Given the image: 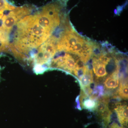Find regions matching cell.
<instances>
[{
    "label": "cell",
    "mask_w": 128,
    "mask_h": 128,
    "mask_svg": "<svg viewBox=\"0 0 128 128\" xmlns=\"http://www.w3.org/2000/svg\"><path fill=\"white\" fill-rule=\"evenodd\" d=\"M17 25L14 44L10 48L21 51L39 47L48 39L53 32L41 25L35 14L25 16Z\"/></svg>",
    "instance_id": "6da1fadb"
},
{
    "label": "cell",
    "mask_w": 128,
    "mask_h": 128,
    "mask_svg": "<svg viewBox=\"0 0 128 128\" xmlns=\"http://www.w3.org/2000/svg\"><path fill=\"white\" fill-rule=\"evenodd\" d=\"M92 45L75 32L66 30L57 41V50L78 54L86 63L92 53Z\"/></svg>",
    "instance_id": "7a4b0ae2"
},
{
    "label": "cell",
    "mask_w": 128,
    "mask_h": 128,
    "mask_svg": "<svg viewBox=\"0 0 128 128\" xmlns=\"http://www.w3.org/2000/svg\"><path fill=\"white\" fill-rule=\"evenodd\" d=\"M30 8L27 6L15 8L8 15L2 18V22L0 27V50L6 48L9 45V34L18 21L31 13Z\"/></svg>",
    "instance_id": "3957f363"
},
{
    "label": "cell",
    "mask_w": 128,
    "mask_h": 128,
    "mask_svg": "<svg viewBox=\"0 0 128 128\" xmlns=\"http://www.w3.org/2000/svg\"><path fill=\"white\" fill-rule=\"evenodd\" d=\"M111 60V57L103 54L93 58L92 70L97 80H102L107 75L106 66Z\"/></svg>",
    "instance_id": "277c9868"
},
{
    "label": "cell",
    "mask_w": 128,
    "mask_h": 128,
    "mask_svg": "<svg viewBox=\"0 0 128 128\" xmlns=\"http://www.w3.org/2000/svg\"><path fill=\"white\" fill-rule=\"evenodd\" d=\"M57 42L56 38L50 37L38 48V54L44 58H50L55 54L57 50Z\"/></svg>",
    "instance_id": "5b68a950"
},
{
    "label": "cell",
    "mask_w": 128,
    "mask_h": 128,
    "mask_svg": "<svg viewBox=\"0 0 128 128\" xmlns=\"http://www.w3.org/2000/svg\"><path fill=\"white\" fill-rule=\"evenodd\" d=\"M120 70V65L119 61L118 60L116 68L104 80V86L106 89L112 90L116 89L118 87L119 84Z\"/></svg>",
    "instance_id": "8992f818"
},
{
    "label": "cell",
    "mask_w": 128,
    "mask_h": 128,
    "mask_svg": "<svg viewBox=\"0 0 128 128\" xmlns=\"http://www.w3.org/2000/svg\"><path fill=\"white\" fill-rule=\"evenodd\" d=\"M55 61L58 66H62L66 70L73 73L75 68L76 61L70 54H66L64 56L57 58Z\"/></svg>",
    "instance_id": "52a82bcc"
},
{
    "label": "cell",
    "mask_w": 128,
    "mask_h": 128,
    "mask_svg": "<svg viewBox=\"0 0 128 128\" xmlns=\"http://www.w3.org/2000/svg\"><path fill=\"white\" fill-rule=\"evenodd\" d=\"M114 110L116 114L119 122L122 126H128V105L116 104Z\"/></svg>",
    "instance_id": "ba28073f"
},
{
    "label": "cell",
    "mask_w": 128,
    "mask_h": 128,
    "mask_svg": "<svg viewBox=\"0 0 128 128\" xmlns=\"http://www.w3.org/2000/svg\"><path fill=\"white\" fill-rule=\"evenodd\" d=\"M80 83L82 88L90 87L91 84L93 82L92 72L90 69L88 70L80 78Z\"/></svg>",
    "instance_id": "9c48e42d"
},
{
    "label": "cell",
    "mask_w": 128,
    "mask_h": 128,
    "mask_svg": "<svg viewBox=\"0 0 128 128\" xmlns=\"http://www.w3.org/2000/svg\"><path fill=\"white\" fill-rule=\"evenodd\" d=\"M120 82L119 87L117 92V94L121 98L128 100V80Z\"/></svg>",
    "instance_id": "30bf717a"
},
{
    "label": "cell",
    "mask_w": 128,
    "mask_h": 128,
    "mask_svg": "<svg viewBox=\"0 0 128 128\" xmlns=\"http://www.w3.org/2000/svg\"><path fill=\"white\" fill-rule=\"evenodd\" d=\"M109 102V97L108 96H105L98 100L97 102L96 110L99 113L105 111L108 108V103Z\"/></svg>",
    "instance_id": "8fae6325"
},
{
    "label": "cell",
    "mask_w": 128,
    "mask_h": 128,
    "mask_svg": "<svg viewBox=\"0 0 128 128\" xmlns=\"http://www.w3.org/2000/svg\"><path fill=\"white\" fill-rule=\"evenodd\" d=\"M15 8L14 6L9 4L6 0H0V18L3 17L5 12L13 10Z\"/></svg>",
    "instance_id": "7c38bea8"
},
{
    "label": "cell",
    "mask_w": 128,
    "mask_h": 128,
    "mask_svg": "<svg viewBox=\"0 0 128 128\" xmlns=\"http://www.w3.org/2000/svg\"><path fill=\"white\" fill-rule=\"evenodd\" d=\"M95 100L90 98H89L85 99L82 102V106L83 108L88 110H92L96 109L97 102Z\"/></svg>",
    "instance_id": "4fadbf2b"
},
{
    "label": "cell",
    "mask_w": 128,
    "mask_h": 128,
    "mask_svg": "<svg viewBox=\"0 0 128 128\" xmlns=\"http://www.w3.org/2000/svg\"><path fill=\"white\" fill-rule=\"evenodd\" d=\"M100 114L105 124H108L110 122V117L112 114V112L109 109V108H108L105 111L100 113Z\"/></svg>",
    "instance_id": "5bb4252c"
},
{
    "label": "cell",
    "mask_w": 128,
    "mask_h": 128,
    "mask_svg": "<svg viewBox=\"0 0 128 128\" xmlns=\"http://www.w3.org/2000/svg\"><path fill=\"white\" fill-rule=\"evenodd\" d=\"M110 128H124L123 127H120L118 124L114 123L110 126Z\"/></svg>",
    "instance_id": "9a60e30c"
}]
</instances>
